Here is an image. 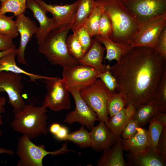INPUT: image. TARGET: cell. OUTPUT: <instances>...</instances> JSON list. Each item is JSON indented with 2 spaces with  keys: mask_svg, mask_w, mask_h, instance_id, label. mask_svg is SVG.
<instances>
[{
  "mask_svg": "<svg viewBox=\"0 0 166 166\" xmlns=\"http://www.w3.org/2000/svg\"><path fill=\"white\" fill-rule=\"evenodd\" d=\"M78 5L71 29L76 33L82 26L89 16L97 6L95 0H77Z\"/></svg>",
  "mask_w": 166,
  "mask_h": 166,
  "instance_id": "cb8c5ba5",
  "label": "cell"
},
{
  "mask_svg": "<svg viewBox=\"0 0 166 166\" xmlns=\"http://www.w3.org/2000/svg\"><path fill=\"white\" fill-rule=\"evenodd\" d=\"M68 134L67 129L66 127L61 126L57 132L54 136L58 140H65Z\"/></svg>",
  "mask_w": 166,
  "mask_h": 166,
  "instance_id": "60d3db41",
  "label": "cell"
},
{
  "mask_svg": "<svg viewBox=\"0 0 166 166\" xmlns=\"http://www.w3.org/2000/svg\"><path fill=\"white\" fill-rule=\"evenodd\" d=\"M136 107L131 104L111 117L109 118L106 125L108 128L116 136L121 135L123 130L128 122L133 118L136 111Z\"/></svg>",
  "mask_w": 166,
  "mask_h": 166,
  "instance_id": "ffe728a7",
  "label": "cell"
},
{
  "mask_svg": "<svg viewBox=\"0 0 166 166\" xmlns=\"http://www.w3.org/2000/svg\"><path fill=\"white\" fill-rule=\"evenodd\" d=\"M100 73L93 67L78 64L63 68L62 79L68 89L80 90L99 78Z\"/></svg>",
  "mask_w": 166,
  "mask_h": 166,
  "instance_id": "9c48e42d",
  "label": "cell"
},
{
  "mask_svg": "<svg viewBox=\"0 0 166 166\" xmlns=\"http://www.w3.org/2000/svg\"><path fill=\"white\" fill-rule=\"evenodd\" d=\"M103 10L102 7L97 4L83 25L92 38L99 34V25Z\"/></svg>",
  "mask_w": 166,
  "mask_h": 166,
  "instance_id": "4316f807",
  "label": "cell"
},
{
  "mask_svg": "<svg viewBox=\"0 0 166 166\" xmlns=\"http://www.w3.org/2000/svg\"><path fill=\"white\" fill-rule=\"evenodd\" d=\"M152 118L160 123L164 127L166 126V113L157 112Z\"/></svg>",
  "mask_w": 166,
  "mask_h": 166,
  "instance_id": "b9f144b4",
  "label": "cell"
},
{
  "mask_svg": "<svg viewBox=\"0 0 166 166\" xmlns=\"http://www.w3.org/2000/svg\"><path fill=\"white\" fill-rule=\"evenodd\" d=\"M136 109L133 118L140 126L145 125L155 113L159 112L152 100L147 103L140 105Z\"/></svg>",
  "mask_w": 166,
  "mask_h": 166,
  "instance_id": "484cf974",
  "label": "cell"
},
{
  "mask_svg": "<svg viewBox=\"0 0 166 166\" xmlns=\"http://www.w3.org/2000/svg\"><path fill=\"white\" fill-rule=\"evenodd\" d=\"M1 7L0 6V11H1Z\"/></svg>",
  "mask_w": 166,
  "mask_h": 166,
  "instance_id": "c3c4849f",
  "label": "cell"
},
{
  "mask_svg": "<svg viewBox=\"0 0 166 166\" xmlns=\"http://www.w3.org/2000/svg\"><path fill=\"white\" fill-rule=\"evenodd\" d=\"M157 152L166 160V126L163 127L156 149Z\"/></svg>",
  "mask_w": 166,
  "mask_h": 166,
  "instance_id": "74e56055",
  "label": "cell"
},
{
  "mask_svg": "<svg viewBox=\"0 0 166 166\" xmlns=\"http://www.w3.org/2000/svg\"><path fill=\"white\" fill-rule=\"evenodd\" d=\"M14 17L0 14V34L12 39L19 34L15 21L13 20Z\"/></svg>",
  "mask_w": 166,
  "mask_h": 166,
  "instance_id": "f546056e",
  "label": "cell"
},
{
  "mask_svg": "<svg viewBox=\"0 0 166 166\" xmlns=\"http://www.w3.org/2000/svg\"><path fill=\"white\" fill-rule=\"evenodd\" d=\"M38 0L47 12L52 15L55 24L53 30L72 25L78 6L77 0L72 4L64 5L48 4L43 0Z\"/></svg>",
  "mask_w": 166,
  "mask_h": 166,
  "instance_id": "5bb4252c",
  "label": "cell"
},
{
  "mask_svg": "<svg viewBox=\"0 0 166 166\" xmlns=\"http://www.w3.org/2000/svg\"><path fill=\"white\" fill-rule=\"evenodd\" d=\"M26 8L31 10L33 17L39 24L38 31L34 35L38 45L42 42L50 31L54 29L55 23L52 18L47 16V11L38 0H27Z\"/></svg>",
  "mask_w": 166,
  "mask_h": 166,
  "instance_id": "9a60e30c",
  "label": "cell"
},
{
  "mask_svg": "<svg viewBox=\"0 0 166 166\" xmlns=\"http://www.w3.org/2000/svg\"><path fill=\"white\" fill-rule=\"evenodd\" d=\"M109 18L112 26L110 38L116 42L131 45L140 26L120 0H95Z\"/></svg>",
  "mask_w": 166,
  "mask_h": 166,
  "instance_id": "7a4b0ae2",
  "label": "cell"
},
{
  "mask_svg": "<svg viewBox=\"0 0 166 166\" xmlns=\"http://www.w3.org/2000/svg\"><path fill=\"white\" fill-rule=\"evenodd\" d=\"M90 130V147L97 151L110 148L118 139V136L115 135L102 121H100L98 125L93 126Z\"/></svg>",
  "mask_w": 166,
  "mask_h": 166,
  "instance_id": "2e32d148",
  "label": "cell"
},
{
  "mask_svg": "<svg viewBox=\"0 0 166 166\" xmlns=\"http://www.w3.org/2000/svg\"><path fill=\"white\" fill-rule=\"evenodd\" d=\"M129 166H165L166 160L156 150L150 148L138 152H129L125 155Z\"/></svg>",
  "mask_w": 166,
  "mask_h": 166,
  "instance_id": "e0dca14e",
  "label": "cell"
},
{
  "mask_svg": "<svg viewBox=\"0 0 166 166\" xmlns=\"http://www.w3.org/2000/svg\"><path fill=\"white\" fill-rule=\"evenodd\" d=\"M105 48L95 38H93L92 45L86 53L77 60L79 64L93 67L101 73L105 72L106 65L102 63Z\"/></svg>",
  "mask_w": 166,
  "mask_h": 166,
  "instance_id": "ac0fdd59",
  "label": "cell"
},
{
  "mask_svg": "<svg viewBox=\"0 0 166 166\" xmlns=\"http://www.w3.org/2000/svg\"><path fill=\"white\" fill-rule=\"evenodd\" d=\"M99 32V35L110 38L112 32L111 21L109 17L104 12L103 10L100 19Z\"/></svg>",
  "mask_w": 166,
  "mask_h": 166,
  "instance_id": "d590c367",
  "label": "cell"
},
{
  "mask_svg": "<svg viewBox=\"0 0 166 166\" xmlns=\"http://www.w3.org/2000/svg\"><path fill=\"white\" fill-rule=\"evenodd\" d=\"M0 154H6L10 156H12L14 154V152L12 150L0 147Z\"/></svg>",
  "mask_w": 166,
  "mask_h": 166,
  "instance_id": "f6af8a7d",
  "label": "cell"
},
{
  "mask_svg": "<svg viewBox=\"0 0 166 166\" xmlns=\"http://www.w3.org/2000/svg\"><path fill=\"white\" fill-rule=\"evenodd\" d=\"M158 112H166V70L163 75L152 100Z\"/></svg>",
  "mask_w": 166,
  "mask_h": 166,
  "instance_id": "83f0119b",
  "label": "cell"
},
{
  "mask_svg": "<svg viewBox=\"0 0 166 166\" xmlns=\"http://www.w3.org/2000/svg\"><path fill=\"white\" fill-rule=\"evenodd\" d=\"M27 0H7L1 5L0 14L11 12L14 16L26 12Z\"/></svg>",
  "mask_w": 166,
  "mask_h": 166,
  "instance_id": "1f68e13d",
  "label": "cell"
},
{
  "mask_svg": "<svg viewBox=\"0 0 166 166\" xmlns=\"http://www.w3.org/2000/svg\"><path fill=\"white\" fill-rule=\"evenodd\" d=\"M109 65H106V69L105 72L100 73L99 78H100L110 91L115 92L118 87V84L116 78L109 69Z\"/></svg>",
  "mask_w": 166,
  "mask_h": 166,
  "instance_id": "e575fe53",
  "label": "cell"
},
{
  "mask_svg": "<svg viewBox=\"0 0 166 166\" xmlns=\"http://www.w3.org/2000/svg\"><path fill=\"white\" fill-rule=\"evenodd\" d=\"M16 48L15 45L13 46V47L10 49L0 51V58L6 54L11 52Z\"/></svg>",
  "mask_w": 166,
  "mask_h": 166,
  "instance_id": "bcb514c9",
  "label": "cell"
},
{
  "mask_svg": "<svg viewBox=\"0 0 166 166\" xmlns=\"http://www.w3.org/2000/svg\"><path fill=\"white\" fill-rule=\"evenodd\" d=\"M23 87L21 74L0 72V92L7 94L8 102L12 107L14 113L22 111L26 105L21 96Z\"/></svg>",
  "mask_w": 166,
  "mask_h": 166,
  "instance_id": "30bf717a",
  "label": "cell"
},
{
  "mask_svg": "<svg viewBox=\"0 0 166 166\" xmlns=\"http://www.w3.org/2000/svg\"><path fill=\"white\" fill-rule=\"evenodd\" d=\"M154 49L166 58V27L162 31L159 38L157 46Z\"/></svg>",
  "mask_w": 166,
  "mask_h": 166,
  "instance_id": "f35d334b",
  "label": "cell"
},
{
  "mask_svg": "<svg viewBox=\"0 0 166 166\" xmlns=\"http://www.w3.org/2000/svg\"><path fill=\"white\" fill-rule=\"evenodd\" d=\"M43 80L47 93L42 105L56 111L69 109L71 106L69 92L62 79L49 77Z\"/></svg>",
  "mask_w": 166,
  "mask_h": 166,
  "instance_id": "ba28073f",
  "label": "cell"
},
{
  "mask_svg": "<svg viewBox=\"0 0 166 166\" xmlns=\"http://www.w3.org/2000/svg\"><path fill=\"white\" fill-rule=\"evenodd\" d=\"M123 150L129 152H136L144 150L149 147L147 130L140 127L132 136L124 140L121 139Z\"/></svg>",
  "mask_w": 166,
  "mask_h": 166,
  "instance_id": "603a6c76",
  "label": "cell"
},
{
  "mask_svg": "<svg viewBox=\"0 0 166 166\" xmlns=\"http://www.w3.org/2000/svg\"><path fill=\"white\" fill-rule=\"evenodd\" d=\"M94 38L104 45L106 51L104 59L109 61L114 60L119 61L132 48L130 45L115 42L109 37L98 35Z\"/></svg>",
  "mask_w": 166,
  "mask_h": 166,
  "instance_id": "44dd1931",
  "label": "cell"
},
{
  "mask_svg": "<svg viewBox=\"0 0 166 166\" xmlns=\"http://www.w3.org/2000/svg\"><path fill=\"white\" fill-rule=\"evenodd\" d=\"M141 127L133 118L131 119L124 128L121 135L122 139L125 140L133 136L137 132V128Z\"/></svg>",
  "mask_w": 166,
  "mask_h": 166,
  "instance_id": "8d00e7d4",
  "label": "cell"
},
{
  "mask_svg": "<svg viewBox=\"0 0 166 166\" xmlns=\"http://www.w3.org/2000/svg\"><path fill=\"white\" fill-rule=\"evenodd\" d=\"M61 125L57 123H54L50 125L49 130L54 135L57 132Z\"/></svg>",
  "mask_w": 166,
  "mask_h": 166,
  "instance_id": "ee69618b",
  "label": "cell"
},
{
  "mask_svg": "<svg viewBox=\"0 0 166 166\" xmlns=\"http://www.w3.org/2000/svg\"><path fill=\"white\" fill-rule=\"evenodd\" d=\"M16 17V25L20 36L19 46L17 49L16 56L20 64L27 65L25 57V50L33 35L37 33L38 27L33 20L25 15L24 13L19 14Z\"/></svg>",
  "mask_w": 166,
  "mask_h": 166,
  "instance_id": "4fadbf2b",
  "label": "cell"
},
{
  "mask_svg": "<svg viewBox=\"0 0 166 166\" xmlns=\"http://www.w3.org/2000/svg\"><path fill=\"white\" fill-rule=\"evenodd\" d=\"M72 95L75 103L74 110L68 113L63 122L69 124L77 122L90 130L96 121H99L97 113L92 111L82 98L80 90L68 89Z\"/></svg>",
  "mask_w": 166,
  "mask_h": 166,
  "instance_id": "7c38bea8",
  "label": "cell"
},
{
  "mask_svg": "<svg viewBox=\"0 0 166 166\" xmlns=\"http://www.w3.org/2000/svg\"><path fill=\"white\" fill-rule=\"evenodd\" d=\"M67 142L62 147L54 151H48L43 145H37L26 136L23 135L18 141L16 153L19 160L17 166H42L44 158L49 154L52 156L64 154L69 151L75 152L68 148Z\"/></svg>",
  "mask_w": 166,
  "mask_h": 166,
  "instance_id": "5b68a950",
  "label": "cell"
},
{
  "mask_svg": "<svg viewBox=\"0 0 166 166\" xmlns=\"http://www.w3.org/2000/svg\"><path fill=\"white\" fill-rule=\"evenodd\" d=\"M7 0H0V1L1 2V5L3 4L4 2H5Z\"/></svg>",
  "mask_w": 166,
  "mask_h": 166,
  "instance_id": "7dc6e473",
  "label": "cell"
},
{
  "mask_svg": "<svg viewBox=\"0 0 166 166\" xmlns=\"http://www.w3.org/2000/svg\"><path fill=\"white\" fill-rule=\"evenodd\" d=\"M46 108L42 105H26L22 111L14 113L10 126L14 131L26 136L30 140L41 134L46 135L49 131Z\"/></svg>",
  "mask_w": 166,
  "mask_h": 166,
  "instance_id": "277c9868",
  "label": "cell"
},
{
  "mask_svg": "<svg viewBox=\"0 0 166 166\" xmlns=\"http://www.w3.org/2000/svg\"><path fill=\"white\" fill-rule=\"evenodd\" d=\"M76 33L85 54L90 48L93 38L83 26L80 28Z\"/></svg>",
  "mask_w": 166,
  "mask_h": 166,
  "instance_id": "836d02e7",
  "label": "cell"
},
{
  "mask_svg": "<svg viewBox=\"0 0 166 166\" xmlns=\"http://www.w3.org/2000/svg\"><path fill=\"white\" fill-rule=\"evenodd\" d=\"M121 135L118 136L115 144L110 148L103 151L97 161V166H127L123 155Z\"/></svg>",
  "mask_w": 166,
  "mask_h": 166,
  "instance_id": "d6986e66",
  "label": "cell"
},
{
  "mask_svg": "<svg viewBox=\"0 0 166 166\" xmlns=\"http://www.w3.org/2000/svg\"><path fill=\"white\" fill-rule=\"evenodd\" d=\"M100 79L80 90L82 98L93 111L96 113L99 121L106 124L109 119L106 105L108 98L112 93Z\"/></svg>",
  "mask_w": 166,
  "mask_h": 166,
  "instance_id": "8992f818",
  "label": "cell"
},
{
  "mask_svg": "<svg viewBox=\"0 0 166 166\" xmlns=\"http://www.w3.org/2000/svg\"><path fill=\"white\" fill-rule=\"evenodd\" d=\"M72 25L61 29L52 30L38 44L39 51L51 64L63 68L78 64V61L69 53L66 41Z\"/></svg>",
  "mask_w": 166,
  "mask_h": 166,
  "instance_id": "3957f363",
  "label": "cell"
},
{
  "mask_svg": "<svg viewBox=\"0 0 166 166\" xmlns=\"http://www.w3.org/2000/svg\"><path fill=\"white\" fill-rule=\"evenodd\" d=\"M165 27L166 12L152 17L141 25L133 38L132 47L156 48L160 35Z\"/></svg>",
  "mask_w": 166,
  "mask_h": 166,
  "instance_id": "52a82bcc",
  "label": "cell"
},
{
  "mask_svg": "<svg viewBox=\"0 0 166 166\" xmlns=\"http://www.w3.org/2000/svg\"><path fill=\"white\" fill-rule=\"evenodd\" d=\"M149 121V124L147 133L149 147L156 150L158 141L164 126L152 117Z\"/></svg>",
  "mask_w": 166,
  "mask_h": 166,
  "instance_id": "4dcf8cb0",
  "label": "cell"
},
{
  "mask_svg": "<svg viewBox=\"0 0 166 166\" xmlns=\"http://www.w3.org/2000/svg\"><path fill=\"white\" fill-rule=\"evenodd\" d=\"M66 42L69 53L76 60H78L84 55L76 33H73L67 37Z\"/></svg>",
  "mask_w": 166,
  "mask_h": 166,
  "instance_id": "d6a6232c",
  "label": "cell"
},
{
  "mask_svg": "<svg viewBox=\"0 0 166 166\" xmlns=\"http://www.w3.org/2000/svg\"><path fill=\"white\" fill-rule=\"evenodd\" d=\"M17 48L0 58V72L9 71L18 74H23L28 76L29 81L36 82V80H43L49 77L38 75L29 73L19 67L15 61Z\"/></svg>",
  "mask_w": 166,
  "mask_h": 166,
  "instance_id": "7402d4cb",
  "label": "cell"
},
{
  "mask_svg": "<svg viewBox=\"0 0 166 166\" xmlns=\"http://www.w3.org/2000/svg\"><path fill=\"white\" fill-rule=\"evenodd\" d=\"M6 100L3 96H0V125L2 124L1 114L3 113L4 111V106L6 103ZM2 134V132L0 129V136Z\"/></svg>",
  "mask_w": 166,
  "mask_h": 166,
  "instance_id": "7bdbcfd3",
  "label": "cell"
},
{
  "mask_svg": "<svg viewBox=\"0 0 166 166\" xmlns=\"http://www.w3.org/2000/svg\"><path fill=\"white\" fill-rule=\"evenodd\" d=\"M73 142L81 148L91 147V139L90 132L82 126L79 129L68 133L65 140Z\"/></svg>",
  "mask_w": 166,
  "mask_h": 166,
  "instance_id": "f1b7e54d",
  "label": "cell"
},
{
  "mask_svg": "<svg viewBox=\"0 0 166 166\" xmlns=\"http://www.w3.org/2000/svg\"><path fill=\"white\" fill-rule=\"evenodd\" d=\"M14 45L12 39L0 34V51L9 49Z\"/></svg>",
  "mask_w": 166,
  "mask_h": 166,
  "instance_id": "ab89813d",
  "label": "cell"
},
{
  "mask_svg": "<svg viewBox=\"0 0 166 166\" xmlns=\"http://www.w3.org/2000/svg\"><path fill=\"white\" fill-rule=\"evenodd\" d=\"M127 105L126 97L122 92H112L109 96L107 103L108 114L111 117L125 108Z\"/></svg>",
  "mask_w": 166,
  "mask_h": 166,
  "instance_id": "d4e9b609",
  "label": "cell"
},
{
  "mask_svg": "<svg viewBox=\"0 0 166 166\" xmlns=\"http://www.w3.org/2000/svg\"><path fill=\"white\" fill-rule=\"evenodd\" d=\"M140 27L152 17L166 12V0H120Z\"/></svg>",
  "mask_w": 166,
  "mask_h": 166,
  "instance_id": "8fae6325",
  "label": "cell"
},
{
  "mask_svg": "<svg viewBox=\"0 0 166 166\" xmlns=\"http://www.w3.org/2000/svg\"><path fill=\"white\" fill-rule=\"evenodd\" d=\"M109 68L125 95L136 108L152 99L164 71L166 58L154 49L135 47Z\"/></svg>",
  "mask_w": 166,
  "mask_h": 166,
  "instance_id": "6da1fadb",
  "label": "cell"
}]
</instances>
